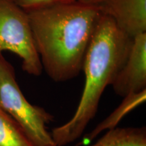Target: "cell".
I'll use <instances>...</instances> for the list:
<instances>
[{
	"label": "cell",
	"instance_id": "6da1fadb",
	"mask_svg": "<svg viewBox=\"0 0 146 146\" xmlns=\"http://www.w3.org/2000/svg\"><path fill=\"white\" fill-rule=\"evenodd\" d=\"M27 13L43 70L56 83L76 77L102 14L98 4L74 1Z\"/></svg>",
	"mask_w": 146,
	"mask_h": 146
},
{
	"label": "cell",
	"instance_id": "7a4b0ae2",
	"mask_svg": "<svg viewBox=\"0 0 146 146\" xmlns=\"http://www.w3.org/2000/svg\"><path fill=\"white\" fill-rule=\"evenodd\" d=\"M133 43V39L112 18L102 14L84 60L85 82L81 100L72 117L50 133L55 145L64 146L83 135L96 115L104 91L125 65Z\"/></svg>",
	"mask_w": 146,
	"mask_h": 146
},
{
	"label": "cell",
	"instance_id": "3957f363",
	"mask_svg": "<svg viewBox=\"0 0 146 146\" xmlns=\"http://www.w3.org/2000/svg\"><path fill=\"white\" fill-rule=\"evenodd\" d=\"M0 108L20 125L35 146L55 145L47 125L54 116L26 99L16 81L14 66L0 53Z\"/></svg>",
	"mask_w": 146,
	"mask_h": 146
},
{
	"label": "cell",
	"instance_id": "277c9868",
	"mask_svg": "<svg viewBox=\"0 0 146 146\" xmlns=\"http://www.w3.org/2000/svg\"><path fill=\"white\" fill-rule=\"evenodd\" d=\"M9 51L22 60V68L39 76L43 71L34 44L27 12L12 0H0V53Z\"/></svg>",
	"mask_w": 146,
	"mask_h": 146
},
{
	"label": "cell",
	"instance_id": "5b68a950",
	"mask_svg": "<svg viewBox=\"0 0 146 146\" xmlns=\"http://www.w3.org/2000/svg\"><path fill=\"white\" fill-rule=\"evenodd\" d=\"M112 86L123 98L146 89V33L133 39L130 54Z\"/></svg>",
	"mask_w": 146,
	"mask_h": 146
},
{
	"label": "cell",
	"instance_id": "8992f818",
	"mask_svg": "<svg viewBox=\"0 0 146 146\" xmlns=\"http://www.w3.org/2000/svg\"><path fill=\"white\" fill-rule=\"evenodd\" d=\"M98 4L102 14L132 39L146 33V0H101Z\"/></svg>",
	"mask_w": 146,
	"mask_h": 146
},
{
	"label": "cell",
	"instance_id": "52a82bcc",
	"mask_svg": "<svg viewBox=\"0 0 146 146\" xmlns=\"http://www.w3.org/2000/svg\"><path fill=\"white\" fill-rule=\"evenodd\" d=\"M145 100L146 89L139 92L131 93L124 97L123 101L117 108L115 109L112 114L97 125L94 130L87 135V140L91 141L103 131H108L116 128L122 118L133 110L145 102Z\"/></svg>",
	"mask_w": 146,
	"mask_h": 146
},
{
	"label": "cell",
	"instance_id": "ba28073f",
	"mask_svg": "<svg viewBox=\"0 0 146 146\" xmlns=\"http://www.w3.org/2000/svg\"><path fill=\"white\" fill-rule=\"evenodd\" d=\"M91 146H146V129L145 127H116L108 131Z\"/></svg>",
	"mask_w": 146,
	"mask_h": 146
},
{
	"label": "cell",
	"instance_id": "9c48e42d",
	"mask_svg": "<svg viewBox=\"0 0 146 146\" xmlns=\"http://www.w3.org/2000/svg\"><path fill=\"white\" fill-rule=\"evenodd\" d=\"M0 146H35L20 125L1 108Z\"/></svg>",
	"mask_w": 146,
	"mask_h": 146
},
{
	"label": "cell",
	"instance_id": "30bf717a",
	"mask_svg": "<svg viewBox=\"0 0 146 146\" xmlns=\"http://www.w3.org/2000/svg\"><path fill=\"white\" fill-rule=\"evenodd\" d=\"M26 12L59 3H70L76 0H12Z\"/></svg>",
	"mask_w": 146,
	"mask_h": 146
},
{
	"label": "cell",
	"instance_id": "8fae6325",
	"mask_svg": "<svg viewBox=\"0 0 146 146\" xmlns=\"http://www.w3.org/2000/svg\"><path fill=\"white\" fill-rule=\"evenodd\" d=\"M80 2L85 3H91V4H98L101 0H76Z\"/></svg>",
	"mask_w": 146,
	"mask_h": 146
}]
</instances>
